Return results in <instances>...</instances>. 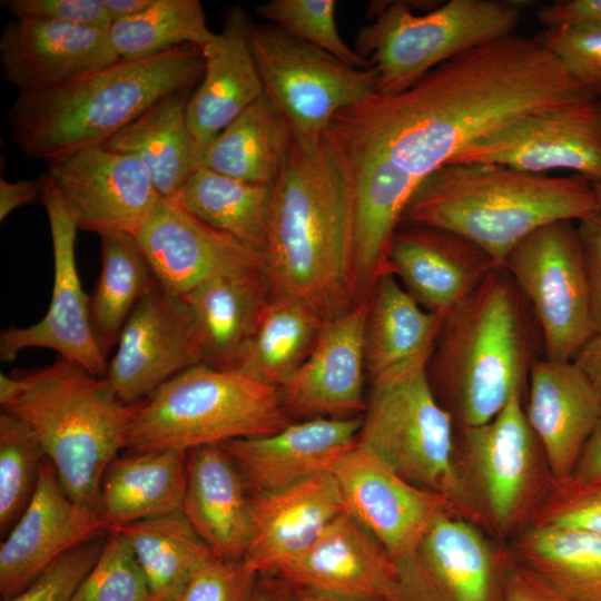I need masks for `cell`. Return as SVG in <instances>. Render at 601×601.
I'll return each mask as SVG.
<instances>
[{
  "instance_id": "cell-1",
  "label": "cell",
  "mask_w": 601,
  "mask_h": 601,
  "mask_svg": "<svg viewBox=\"0 0 601 601\" xmlns=\"http://www.w3.org/2000/svg\"><path fill=\"white\" fill-rule=\"evenodd\" d=\"M595 98L535 37L513 33L453 57L402 92H374L341 110L331 131L420 184L504 125Z\"/></svg>"
},
{
  "instance_id": "cell-2",
  "label": "cell",
  "mask_w": 601,
  "mask_h": 601,
  "mask_svg": "<svg viewBox=\"0 0 601 601\" xmlns=\"http://www.w3.org/2000/svg\"><path fill=\"white\" fill-rule=\"evenodd\" d=\"M263 257L270 297L299 299L324 319L356 303L351 166L331 130L316 140L294 136L272 185Z\"/></svg>"
},
{
  "instance_id": "cell-3",
  "label": "cell",
  "mask_w": 601,
  "mask_h": 601,
  "mask_svg": "<svg viewBox=\"0 0 601 601\" xmlns=\"http://www.w3.org/2000/svg\"><path fill=\"white\" fill-rule=\"evenodd\" d=\"M601 211L593 183L493 164L451 162L425 177L402 223L445 229L474 243L500 265L534 230Z\"/></svg>"
},
{
  "instance_id": "cell-4",
  "label": "cell",
  "mask_w": 601,
  "mask_h": 601,
  "mask_svg": "<svg viewBox=\"0 0 601 601\" xmlns=\"http://www.w3.org/2000/svg\"><path fill=\"white\" fill-rule=\"evenodd\" d=\"M204 69L201 49L186 45L144 60H118L60 87L20 92L8 112L12 141L46 161L104 146L162 98L194 90Z\"/></svg>"
},
{
  "instance_id": "cell-5",
  "label": "cell",
  "mask_w": 601,
  "mask_h": 601,
  "mask_svg": "<svg viewBox=\"0 0 601 601\" xmlns=\"http://www.w3.org/2000/svg\"><path fill=\"white\" fill-rule=\"evenodd\" d=\"M525 306L501 267L445 317L426 372L456 427L489 422L528 387L539 357Z\"/></svg>"
},
{
  "instance_id": "cell-6",
  "label": "cell",
  "mask_w": 601,
  "mask_h": 601,
  "mask_svg": "<svg viewBox=\"0 0 601 601\" xmlns=\"http://www.w3.org/2000/svg\"><path fill=\"white\" fill-rule=\"evenodd\" d=\"M0 405L31 427L69 496L99 509L104 474L126 449L139 403H124L107 377L60 357L40 368L1 373Z\"/></svg>"
},
{
  "instance_id": "cell-7",
  "label": "cell",
  "mask_w": 601,
  "mask_h": 601,
  "mask_svg": "<svg viewBox=\"0 0 601 601\" xmlns=\"http://www.w3.org/2000/svg\"><path fill=\"white\" fill-rule=\"evenodd\" d=\"M288 424L278 387L236 370L193 366L158 387L129 424L126 450H179L272 434Z\"/></svg>"
},
{
  "instance_id": "cell-8",
  "label": "cell",
  "mask_w": 601,
  "mask_h": 601,
  "mask_svg": "<svg viewBox=\"0 0 601 601\" xmlns=\"http://www.w3.org/2000/svg\"><path fill=\"white\" fill-rule=\"evenodd\" d=\"M520 19L514 1L450 0L426 13L395 1L377 8L356 48L377 72L375 92L394 95L453 57L515 33Z\"/></svg>"
},
{
  "instance_id": "cell-9",
  "label": "cell",
  "mask_w": 601,
  "mask_h": 601,
  "mask_svg": "<svg viewBox=\"0 0 601 601\" xmlns=\"http://www.w3.org/2000/svg\"><path fill=\"white\" fill-rule=\"evenodd\" d=\"M372 386L357 444L407 482L447 497L471 521L455 463V422L426 368Z\"/></svg>"
},
{
  "instance_id": "cell-10",
  "label": "cell",
  "mask_w": 601,
  "mask_h": 601,
  "mask_svg": "<svg viewBox=\"0 0 601 601\" xmlns=\"http://www.w3.org/2000/svg\"><path fill=\"white\" fill-rule=\"evenodd\" d=\"M456 428L455 463L470 520L508 535L531 520L545 496L543 452L528 423L523 394L515 393L489 422Z\"/></svg>"
},
{
  "instance_id": "cell-11",
  "label": "cell",
  "mask_w": 601,
  "mask_h": 601,
  "mask_svg": "<svg viewBox=\"0 0 601 601\" xmlns=\"http://www.w3.org/2000/svg\"><path fill=\"white\" fill-rule=\"evenodd\" d=\"M249 45L264 93L298 138L323 137L337 112L376 91L372 66H349L276 26L253 24Z\"/></svg>"
},
{
  "instance_id": "cell-12",
  "label": "cell",
  "mask_w": 601,
  "mask_h": 601,
  "mask_svg": "<svg viewBox=\"0 0 601 601\" xmlns=\"http://www.w3.org/2000/svg\"><path fill=\"white\" fill-rule=\"evenodd\" d=\"M503 267L531 308L543 357L572 361L595 335L577 221L534 230L512 249Z\"/></svg>"
},
{
  "instance_id": "cell-13",
  "label": "cell",
  "mask_w": 601,
  "mask_h": 601,
  "mask_svg": "<svg viewBox=\"0 0 601 601\" xmlns=\"http://www.w3.org/2000/svg\"><path fill=\"white\" fill-rule=\"evenodd\" d=\"M451 162L493 164L549 175L569 170L601 179L599 98L519 118L463 148Z\"/></svg>"
},
{
  "instance_id": "cell-14",
  "label": "cell",
  "mask_w": 601,
  "mask_h": 601,
  "mask_svg": "<svg viewBox=\"0 0 601 601\" xmlns=\"http://www.w3.org/2000/svg\"><path fill=\"white\" fill-rule=\"evenodd\" d=\"M48 216L53 254V285L49 308L36 324L9 327L0 334V358L14 361L32 347L49 348L61 358L80 364L93 375L106 377L107 357L90 324L89 297L83 293L76 264L78 227L47 174L39 178Z\"/></svg>"
},
{
  "instance_id": "cell-15",
  "label": "cell",
  "mask_w": 601,
  "mask_h": 601,
  "mask_svg": "<svg viewBox=\"0 0 601 601\" xmlns=\"http://www.w3.org/2000/svg\"><path fill=\"white\" fill-rule=\"evenodd\" d=\"M47 162L46 174L80 230L135 237L160 198L132 154L96 146Z\"/></svg>"
},
{
  "instance_id": "cell-16",
  "label": "cell",
  "mask_w": 601,
  "mask_h": 601,
  "mask_svg": "<svg viewBox=\"0 0 601 601\" xmlns=\"http://www.w3.org/2000/svg\"><path fill=\"white\" fill-rule=\"evenodd\" d=\"M199 364L201 344L187 304L156 282L125 323L106 377L116 395L131 405Z\"/></svg>"
},
{
  "instance_id": "cell-17",
  "label": "cell",
  "mask_w": 601,
  "mask_h": 601,
  "mask_svg": "<svg viewBox=\"0 0 601 601\" xmlns=\"http://www.w3.org/2000/svg\"><path fill=\"white\" fill-rule=\"evenodd\" d=\"M509 556L475 523L444 513L414 552L395 562L402 601H503Z\"/></svg>"
},
{
  "instance_id": "cell-18",
  "label": "cell",
  "mask_w": 601,
  "mask_h": 601,
  "mask_svg": "<svg viewBox=\"0 0 601 601\" xmlns=\"http://www.w3.org/2000/svg\"><path fill=\"white\" fill-rule=\"evenodd\" d=\"M331 472L345 512L376 539L394 563L414 552L440 515L455 513L447 497L407 482L358 444Z\"/></svg>"
},
{
  "instance_id": "cell-19",
  "label": "cell",
  "mask_w": 601,
  "mask_h": 601,
  "mask_svg": "<svg viewBox=\"0 0 601 601\" xmlns=\"http://www.w3.org/2000/svg\"><path fill=\"white\" fill-rule=\"evenodd\" d=\"M135 238L159 286L179 297L217 276L264 272L262 254L205 224L174 200L159 198Z\"/></svg>"
},
{
  "instance_id": "cell-20",
  "label": "cell",
  "mask_w": 601,
  "mask_h": 601,
  "mask_svg": "<svg viewBox=\"0 0 601 601\" xmlns=\"http://www.w3.org/2000/svg\"><path fill=\"white\" fill-rule=\"evenodd\" d=\"M107 532L100 510L76 502L43 461L31 502L0 545V597L26 589L53 561Z\"/></svg>"
},
{
  "instance_id": "cell-21",
  "label": "cell",
  "mask_w": 601,
  "mask_h": 601,
  "mask_svg": "<svg viewBox=\"0 0 601 601\" xmlns=\"http://www.w3.org/2000/svg\"><path fill=\"white\" fill-rule=\"evenodd\" d=\"M370 300L371 294L324 321L306 359L278 387L288 414L349 417L366 410L363 376Z\"/></svg>"
},
{
  "instance_id": "cell-22",
  "label": "cell",
  "mask_w": 601,
  "mask_h": 601,
  "mask_svg": "<svg viewBox=\"0 0 601 601\" xmlns=\"http://www.w3.org/2000/svg\"><path fill=\"white\" fill-rule=\"evenodd\" d=\"M118 60L105 29L18 18L0 36L2 77L20 92L60 87Z\"/></svg>"
},
{
  "instance_id": "cell-23",
  "label": "cell",
  "mask_w": 601,
  "mask_h": 601,
  "mask_svg": "<svg viewBox=\"0 0 601 601\" xmlns=\"http://www.w3.org/2000/svg\"><path fill=\"white\" fill-rule=\"evenodd\" d=\"M362 418L311 417L272 434L234 440L221 447L236 464L250 494L283 490L331 472L357 444Z\"/></svg>"
},
{
  "instance_id": "cell-24",
  "label": "cell",
  "mask_w": 601,
  "mask_h": 601,
  "mask_svg": "<svg viewBox=\"0 0 601 601\" xmlns=\"http://www.w3.org/2000/svg\"><path fill=\"white\" fill-rule=\"evenodd\" d=\"M276 573L294 588L363 601H402L394 561L346 512Z\"/></svg>"
},
{
  "instance_id": "cell-25",
  "label": "cell",
  "mask_w": 601,
  "mask_h": 601,
  "mask_svg": "<svg viewBox=\"0 0 601 601\" xmlns=\"http://www.w3.org/2000/svg\"><path fill=\"white\" fill-rule=\"evenodd\" d=\"M392 274L426 311L446 317L503 267L469 239L436 227L404 225L388 257Z\"/></svg>"
},
{
  "instance_id": "cell-26",
  "label": "cell",
  "mask_w": 601,
  "mask_h": 601,
  "mask_svg": "<svg viewBox=\"0 0 601 601\" xmlns=\"http://www.w3.org/2000/svg\"><path fill=\"white\" fill-rule=\"evenodd\" d=\"M528 423L542 449L551 483L566 481L601 420V402L573 361L536 358L528 380Z\"/></svg>"
},
{
  "instance_id": "cell-27",
  "label": "cell",
  "mask_w": 601,
  "mask_h": 601,
  "mask_svg": "<svg viewBox=\"0 0 601 601\" xmlns=\"http://www.w3.org/2000/svg\"><path fill=\"white\" fill-rule=\"evenodd\" d=\"M343 512L332 472L272 493H249V531L242 561L257 575L276 573Z\"/></svg>"
},
{
  "instance_id": "cell-28",
  "label": "cell",
  "mask_w": 601,
  "mask_h": 601,
  "mask_svg": "<svg viewBox=\"0 0 601 601\" xmlns=\"http://www.w3.org/2000/svg\"><path fill=\"white\" fill-rule=\"evenodd\" d=\"M339 145L352 174L356 293L364 287L367 295L365 290L371 294L381 276L392 273L391 246L420 184L381 154Z\"/></svg>"
},
{
  "instance_id": "cell-29",
  "label": "cell",
  "mask_w": 601,
  "mask_h": 601,
  "mask_svg": "<svg viewBox=\"0 0 601 601\" xmlns=\"http://www.w3.org/2000/svg\"><path fill=\"white\" fill-rule=\"evenodd\" d=\"M252 26L248 13L233 6L216 39L201 49L205 69L188 100L187 121L203 148L264 95L249 45Z\"/></svg>"
},
{
  "instance_id": "cell-30",
  "label": "cell",
  "mask_w": 601,
  "mask_h": 601,
  "mask_svg": "<svg viewBox=\"0 0 601 601\" xmlns=\"http://www.w3.org/2000/svg\"><path fill=\"white\" fill-rule=\"evenodd\" d=\"M445 317L423 308L392 274L376 282L365 327L372 385L427 368Z\"/></svg>"
},
{
  "instance_id": "cell-31",
  "label": "cell",
  "mask_w": 601,
  "mask_h": 601,
  "mask_svg": "<svg viewBox=\"0 0 601 601\" xmlns=\"http://www.w3.org/2000/svg\"><path fill=\"white\" fill-rule=\"evenodd\" d=\"M180 511L217 556L243 559L249 531V494L236 464L220 445L188 451Z\"/></svg>"
},
{
  "instance_id": "cell-32",
  "label": "cell",
  "mask_w": 601,
  "mask_h": 601,
  "mask_svg": "<svg viewBox=\"0 0 601 601\" xmlns=\"http://www.w3.org/2000/svg\"><path fill=\"white\" fill-rule=\"evenodd\" d=\"M198 331L204 364L231 370L270 299L263 270L214 277L181 296Z\"/></svg>"
},
{
  "instance_id": "cell-33",
  "label": "cell",
  "mask_w": 601,
  "mask_h": 601,
  "mask_svg": "<svg viewBox=\"0 0 601 601\" xmlns=\"http://www.w3.org/2000/svg\"><path fill=\"white\" fill-rule=\"evenodd\" d=\"M187 453L179 450L128 451L112 460L100 484L99 510L107 531L180 511Z\"/></svg>"
},
{
  "instance_id": "cell-34",
  "label": "cell",
  "mask_w": 601,
  "mask_h": 601,
  "mask_svg": "<svg viewBox=\"0 0 601 601\" xmlns=\"http://www.w3.org/2000/svg\"><path fill=\"white\" fill-rule=\"evenodd\" d=\"M193 91L183 90L162 98L104 145L137 156L162 199L173 200L200 167L204 148L187 121V104Z\"/></svg>"
},
{
  "instance_id": "cell-35",
  "label": "cell",
  "mask_w": 601,
  "mask_h": 601,
  "mask_svg": "<svg viewBox=\"0 0 601 601\" xmlns=\"http://www.w3.org/2000/svg\"><path fill=\"white\" fill-rule=\"evenodd\" d=\"M294 135L264 93L206 148L200 167L245 183L272 186L289 155Z\"/></svg>"
},
{
  "instance_id": "cell-36",
  "label": "cell",
  "mask_w": 601,
  "mask_h": 601,
  "mask_svg": "<svg viewBox=\"0 0 601 601\" xmlns=\"http://www.w3.org/2000/svg\"><path fill=\"white\" fill-rule=\"evenodd\" d=\"M514 556L566 601H601V534L528 525Z\"/></svg>"
},
{
  "instance_id": "cell-37",
  "label": "cell",
  "mask_w": 601,
  "mask_h": 601,
  "mask_svg": "<svg viewBox=\"0 0 601 601\" xmlns=\"http://www.w3.org/2000/svg\"><path fill=\"white\" fill-rule=\"evenodd\" d=\"M173 200L210 227L264 254L272 186L245 183L199 167Z\"/></svg>"
},
{
  "instance_id": "cell-38",
  "label": "cell",
  "mask_w": 601,
  "mask_h": 601,
  "mask_svg": "<svg viewBox=\"0 0 601 601\" xmlns=\"http://www.w3.org/2000/svg\"><path fill=\"white\" fill-rule=\"evenodd\" d=\"M127 542L140 565L154 601H174L190 577L217 556L181 511L111 530Z\"/></svg>"
},
{
  "instance_id": "cell-39",
  "label": "cell",
  "mask_w": 601,
  "mask_h": 601,
  "mask_svg": "<svg viewBox=\"0 0 601 601\" xmlns=\"http://www.w3.org/2000/svg\"><path fill=\"white\" fill-rule=\"evenodd\" d=\"M324 318L308 304L270 297L234 367L258 382L279 387L311 353Z\"/></svg>"
},
{
  "instance_id": "cell-40",
  "label": "cell",
  "mask_w": 601,
  "mask_h": 601,
  "mask_svg": "<svg viewBox=\"0 0 601 601\" xmlns=\"http://www.w3.org/2000/svg\"><path fill=\"white\" fill-rule=\"evenodd\" d=\"M101 270L89 297L93 336L108 357L140 298L156 284L136 238L122 233L100 235Z\"/></svg>"
},
{
  "instance_id": "cell-41",
  "label": "cell",
  "mask_w": 601,
  "mask_h": 601,
  "mask_svg": "<svg viewBox=\"0 0 601 601\" xmlns=\"http://www.w3.org/2000/svg\"><path fill=\"white\" fill-rule=\"evenodd\" d=\"M120 60L138 61L190 45L200 49L217 33L206 23L199 0H155L144 12L116 21L108 30Z\"/></svg>"
},
{
  "instance_id": "cell-42",
  "label": "cell",
  "mask_w": 601,
  "mask_h": 601,
  "mask_svg": "<svg viewBox=\"0 0 601 601\" xmlns=\"http://www.w3.org/2000/svg\"><path fill=\"white\" fill-rule=\"evenodd\" d=\"M31 427L0 413V532L6 536L31 502L46 460Z\"/></svg>"
},
{
  "instance_id": "cell-43",
  "label": "cell",
  "mask_w": 601,
  "mask_h": 601,
  "mask_svg": "<svg viewBox=\"0 0 601 601\" xmlns=\"http://www.w3.org/2000/svg\"><path fill=\"white\" fill-rule=\"evenodd\" d=\"M334 0H273L257 8V14L288 35L319 48L343 62L370 67L368 60L341 38L335 20Z\"/></svg>"
},
{
  "instance_id": "cell-44",
  "label": "cell",
  "mask_w": 601,
  "mask_h": 601,
  "mask_svg": "<svg viewBox=\"0 0 601 601\" xmlns=\"http://www.w3.org/2000/svg\"><path fill=\"white\" fill-rule=\"evenodd\" d=\"M71 601H154L149 583L121 535L108 531L99 558Z\"/></svg>"
},
{
  "instance_id": "cell-45",
  "label": "cell",
  "mask_w": 601,
  "mask_h": 601,
  "mask_svg": "<svg viewBox=\"0 0 601 601\" xmlns=\"http://www.w3.org/2000/svg\"><path fill=\"white\" fill-rule=\"evenodd\" d=\"M572 78L601 97V28L566 24L535 36Z\"/></svg>"
},
{
  "instance_id": "cell-46",
  "label": "cell",
  "mask_w": 601,
  "mask_h": 601,
  "mask_svg": "<svg viewBox=\"0 0 601 601\" xmlns=\"http://www.w3.org/2000/svg\"><path fill=\"white\" fill-rule=\"evenodd\" d=\"M530 524L601 534V482L588 485L551 483Z\"/></svg>"
},
{
  "instance_id": "cell-47",
  "label": "cell",
  "mask_w": 601,
  "mask_h": 601,
  "mask_svg": "<svg viewBox=\"0 0 601 601\" xmlns=\"http://www.w3.org/2000/svg\"><path fill=\"white\" fill-rule=\"evenodd\" d=\"M108 531L66 552L6 601H71L105 545Z\"/></svg>"
},
{
  "instance_id": "cell-48",
  "label": "cell",
  "mask_w": 601,
  "mask_h": 601,
  "mask_svg": "<svg viewBox=\"0 0 601 601\" xmlns=\"http://www.w3.org/2000/svg\"><path fill=\"white\" fill-rule=\"evenodd\" d=\"M256 578L242 560L214 556L190 577L174 601H250Z\"/></svg>"
},
{
  "instance_id": "cell-49",
  "label": "cell",
  "mask_w": 601,
  "mask_h": 601,
  "mask_svg": "<svg viewBox=\"0 0 601 601\" xmlns=\"http://www.w3.org/2000/svg\"><path fill=\"white\" fill-rule=\"evenodd\" d=\"M1 6L14 19L41 18L105 30L112 24L102 0H3Z\"/></svg>"
},
{
  "instance_id": "cell-50",
  "label": "cell",
  "mask_w": 601,
  "mask_h": 601,
  "mask_svg": "<svg viewBox=\"0 0 601 601\" xmlns=\"http://www.w3.org/2000/svg\"><path fill=\"white\" fill-rule=\"evenodd\" d=\"M589 279L595 335H601V211L577 223Z\"/></svg>"
},
{
  "instance_id": "cell-51",
  "label": "cell",
  "mask_w": 601,
  "mask_h": 601,
  "mask_svg": "<svg viewBox=\"0 0 601 601\" xmlns=\"http://www.w3.org/2000/svg\"><path fill=\"white\" fill-rule=\"evenodd\" d=\"M503 601H566L533 571L510 554L503 583Z\"/></svg>"
},
{
  "instance_id": "cell-52",
  "label": "cell",
  "mask_w": 601,
  "mask_h": 601,
  "mask_svg": "<svg viewBox=\"0 0 601 601\" xmlns=\"http://www.w3.org/2000/svg\"><path fill=\"white\" fill-rule=\"evenodd\" d=\"M538 20L545 28L582 24L601 28V0H560L540 7Z\"/></svg>"
},
{
  "instance_id": "cell-53",
  "label": "cell",
  "mask_w": 601,
  "mask_h": 601,
  "mask_svg": "<svg viewBox=\"0 0 601 601\" xmlns=\"http://www.w3.org/2000/svg\"><path fill=\"white\" fill-rule=\"evenodd\" d=\"M564 482L573 485L601 482V420L587 441L571 476Z\"/></svg>"
},
{
  "instance_id": "cell-54",
  "label": "cell",
  "mask_w": 601,
  "mask_h": 601,
  "mask_svg": "<svg viewBox=\"0 0 601 601\" xmlns=\"http://www.w3.org/2000/svg\"><path fill=\"white\" fill-rule=\"evenodd\" d=\"M41 197L39 179L9 181L0 178V220L3 221L17 208Z\"/></svg>"
},
{
  "instance_id": "cell-55",
  "label": "cell",
  "mask_w": 601,
  "mask_h": 601,
  "mask_svg": "<svg viewBox=\"0 0 601 601\" xmlns=\"http://www.w3.org/2000/svg\"><path fill=\"white\" fill-rule=\"evenodd\" d=\"M572 361L585 374L601 402V335L592 336Z\"/></svg>"
},
{
  "instance_id": "cell-56",
  "label": "cell",
  "mask_w": 601,
  "mask_h": 601,
  "mask_svg": "<svg viewBox=\"0 0 601 601\" xmlns=\"http://www.w3.org/2000/svg\"><path fill=\"white\" fill-rule=\"evenodd\" d=\"M154 2L155 0H102L112 23L140 14Z\"/></svg>"
},
{
  "instance_id": "cell-57",
  "label": "cell",
  "mask_w": 601,
  "mask_h": 601,
  "mask_svg": "<svg viewBox=\"0 0 601 601\" xmlns=\"http://www.w3.org/2000/svg\"><path fill=\"white\" fill-rule=\"evenodd\" d=\"M292 601H363V600L339 598V597L329 595V594H325L321 592H315L312 590L296 588V591L293 595Z\"/></svg>"
},
{
  "instance_id": "cell-58",
  "label": "cell",
  "mask_w": 601,
  "mask_h": 601,
  "mask_svg": "<svg viewBox=\"0 0 601 601\" xmlns=\"http://www.w3.org/2000/svg\"><path fill=\"white\" fill-rule=\"evenodd\" d=\"M250 601H284V599L268 585L257 584Z\"/></svg>"
},
{
  "instance_id": "cell-59",
  "label": "cell",
  "mask_w": 601,
  "mask_h": 601,
  "mask_svg": "<svg viewBox=\"0 0 601 601\" xmlns=\"http://www.w3.org/2000/svg\"><path fill=\"white\" fill-rule=\"evenodd\" d=\"M593 186H594V189L597 191V195L601 201V179H599L598 181L593 183Z\"/></svg>"
},
{
  "instance_id": "cell-60",
  "label": "cell",
  "mask_w": 601,
  "mask_h": 601,
  "mask_svg": "<svg viewBox=\"0 0 601 601\" xmlns=\"http://www.w3.org/2000/svg\"><path fill=\"white\" fill-rule=\"evenodd\" d=\"M599 106H600V109H601V97H599Z\"/></svg>"
}]
</instances>
